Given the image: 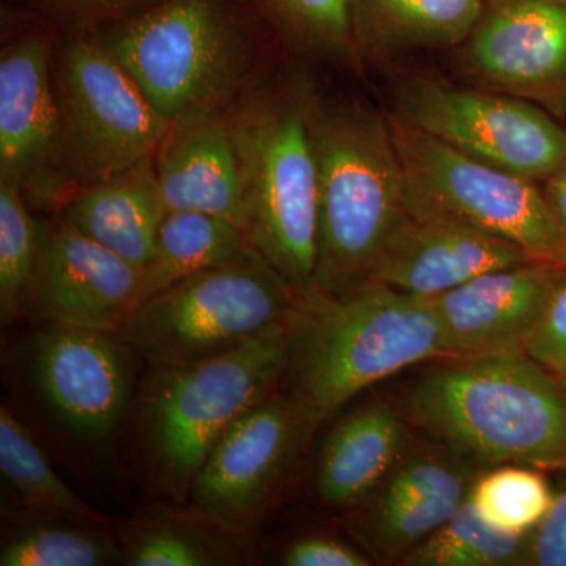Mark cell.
Segmentation results:
<instances>
[{"label": "cell", "mask_w": 566, "mask_h": 566, "mask_svg": "<svg viewBox=\"0 0 566 566\" xmlns=\"http://www.w3.org/2000/svg\"><path fill=\"white\" fill-rule=\"evenodd\" d=\"M55 2L82 11H114L128 9L142 0H55Z\"/></svg>", "instance_id": "35"}, {"label": "cell", "mask_w": 566, "mask_h": 566, "mask_svg": "<svg viewBox=\"0 0 566 566\" xmlns=\"http://www.w3.org/2000/svg\"><path fill=\"white\" fill-rule=\"evenodd\" d=\"M304 300L264 259L175 283L128 315L122 340L151 367L202 363L296 318Z\"/></svg>", "instance_id": "6"}, {"label": "cell", "mask_w": 566, "mask_h": 566, "mask_svg": "<svg viewBox=\"0 0 566 566\" xmlns=\"http://www.w3.org/2000/svg\"><path fill=\"white\" fill-rule=\"evenodd\" d=\"M255 259L263 256L237 223L203 212H166L134 308L192 275Z\"/></svg>", "instance_id": "22"}, {"label": "cell", "mask_w": 566, "mask_h": 566, "mask_svg": "<svg viewBox=\"0 0 566 566\" xmlns=\"http://www.w3.org/2000/svg\"><path fill=\"white\" fill-rule=\"evenodd\" d=\"M398 117L476 161L528 180L566 163V128L551 112L505 93L419 77L398 93Z\"/></svg>", "instance_id": "10"}, {"label": "cell", "mask_w": 566, "mask_h": 566, "mask_svg": "<svg viewBox=\"0 0 566 566\" xmlns=\"http://www.w3.org/2000/svg\"><path fill=\"white\" fill-rule=\"evenodd\" d=\"M468 460L453 450L417 453L394 465L363 520L376 553L401 558L455 515L476 479Z\"/></svg>", "instance_id": "18"}, {"label": "cell", "mask_w": 566, "mask_h": 566, "mask_svg": "<svg viewBox=\"0 0 566 566\" xmlns=\"http://www.w3.org/2000/svg\"><path fill=\"white\" fill-rule=\"evenodd\" d=\"M564 472L545 517L526 535L523 565L566 566V469Z\"/></svg>", "instance_id": "32"}, {"label": "cell", "mask_w": 566, "mask_h": 566, "mask_svg": "<svg viewBox=\"0 0 566 566\" xmlns=\"http://www.w3.org/2000/svg\"><path fill=\"white\" fill-rule=\"evenodd\" d=\"M433 357L453 353L431 300L381 283L314 293L293 324L292 398L312 431L354 395Z\"/></svg>", "instance_id": "1"}, {"label": "cell", "mask_w": 566, "mask_h": 566, "mask_svg": "<svg viewBox=\"0 0 566 566\" xmlns=\"http://www.w3.org/2000/svg\"><path fill=\"white\" fill-rule=\"evenodd\" d=\"M0 471L31 515L107 526L106 516L62 482L31 431L6 406L0 411Z\"/></svg>", "instance_id": "24"}, {"label": "cell", "mask_w": 566, "mask_h": 566, "mask_svg": "<svg viewBox=\"0 0 566 566\" xmlns=\"http://www.w3.org/2000/svg\"><path fill=\"white\" fill-rule=\"evenodd\" d=\"M463 54L485 87L566 115V0H490Z\"/></svg>", "instance_id": "12"}, {"label": "cell", "mask_w": 566, "mask_h": 566, "mask_svg": "<svg viewBox=\"0 0 566 566\" xmlns=\"http://www.w3.org/2000/svg\"><path fill=\"white\" fill-rule=\"evenodd\" d=\"M318 230L314 293L344 296L370 282L379 255L408 218L389 120L360 107L314 103Z\"/></svg>", "instance_id": "3"}, {"label": "cell", "mask_w": 566, "mask_h": 566, "mask_svg": "<svg viewBox=\"0 0 566 566\" xmlns=\"http://www.w3.org/2000/svg\"><path fill=\"white\" fill-rule=\"evenodd\" d=\"M133 353L114 333L46 323L33 338L31 368L55 415L96 441L112 433L128 406Z\"/></svg>", "instance_id": "13"}, {"label": "cell", "mask_w": 566, "mask_h": 566, "mask_svg": "<svg viewBox=\"0 0 566 566\" xmlns=\"http://www.w3.org/2000/svg\"><path fill=\"white\" fill-rule=\"evenodd\" d=\"M412 218L449 219L566 266V243L536 181L455 150L401 117H387Z\"/></svg>", "instance_id": "8"}, {"label": "cell", "mask_w": 566, "mask_h": 566, "mask_svg": "<svg viewBox=\"0 0 566 566\" xmlns=\"http://www.w3.org/2000/svg\"><path fill=\"white\" fill-rule=\"evenodd\" d=\"M142 271L62 221L40 229L28 316L117 334L132 314Z\"/></svg>", "instance_id": "14"}, {"label": "cell", "mask_w": 566, "mask_h": 566, "mask_svg": "<svg viewBox=\"0 0 566 566\" xmlns=\"http://www.w3.org/2000/svg\"><path fill=\"white\" fill-rule=\"evenodd\" d=\"M106 526L39 524L3 546L2 566H102L122 558Z\"/></svg>", "instance_id": "29"}, {"label": "cell", "mask_w": 566, "mask_h": 566, "mask_svg": "<svg viewBox=\"0 0 566 566\" xmlns=\"http://www.w3.org/2000/svg\"><path fill=\"white\" fill-rule=\"evenodd\" d=\"M166 210L151 158L109 180L84 186L62 221L144 271L155 253Z\"/></svg>", "instance_id": "20"}, {"label": "cell", "mask_w": 566, "mask_h": 566, "mask_svg": "<svg viewBox=\"0 0 566 566\" xmlns=\"http://www.w3.org/2000/svg\"><path fill=\"white\" fill-rule=\"evenodd\" d=\"M294 319L202 363L151 367L142 422L159 485L178 501L188 497L219 438L275 394L289 370Z\"/></svg>", "instance_id": "5"}, {"label": "cell", "mask_w": 566, "mask_h": 566, "mask_svg": "<svg viewBox=\"0 0 566 566\" xmlns=\"http://www.w3.org/2000/svg\"><path fill=\"white\" fill-rule=\"evenodd\" d=\"M488 2H490V0H488Z\"/></svg>", "instance_id": "37"}, {"label": "cell", "mask_w": 566, "mask_h": 566, "mask_svg": "<svg viewBox=\"0 0 566 566\" xmlns=\"http://www.w3.org/2000/svg\"><path fill=\"white\" fill-rule=\"evenodd\" d=\"M488 0H353L357 41L376 50L452 48L469 39Z\"/></svg>", "instance_id": "23"}, {"label": "cell", "mask_w": 566, "mask_h": 566, "mask_svg": "<svg viewBox=\"0 0 566 566\" xmlns=\"http://www.w3.org/2000/svg\"><path fill=\"white\" fill-rule=\"evenodd\" d=\"M536 262L520 245L465 223L408 214L387 241L370 282L433 300L479 275Z\"/></svg>", "instance_id": "16"}, {"label": "cell", "mask_w": 566, "mask_h": 566, "mask_svg": "<svg viewBox=\"0 0 566 566\" xmlns=\"http://www.w3.org/2000/svg\"><path fill=\"white\" fill-rule=\"evenodd\" d=\"M405 442V427L392 406L370 403L346 416L324 442L316 491L324 504H359L392 471Z\"/></svg>", "instance_id": "21"}, {"label": "cell", "mask_w": 566, "mask_h": 566, "mask_svg": "<svg viewBox=\"0 0 566 566\" xmlns=\"http://www.w3.org/2000/svg\"><path fill=\"white\" fill-rule=\"evenodd\" d=\"M542 191L566 243V163L543 180Z\"/></svg>", "instance_id": "34"}, {"label": "cell", "mask_w": 566, "mask_h": 566, "mask_svg": "<svg viewBox=\"0 0 566 566\" xmlns=\"http://www.w3.org/2000/svg\"><path fill=\"white\" fill-rule=\"evenodd\" d=\"M103 46L170 126L216 112L248 71L244 40L216 0H167Z\"/></svg>", "instance_id": "7"}, {"label": "cell", "mask_w": 566, "mask_h": 566, "mask_svg": "<svg viewBox=\"0 0 566 566\" xmlns=\"http://www.w3.org/2000/svg\"><path fill=\"white\" fill-rule=\"evenodd\" d=\"M62 153V112L52 88L50 50L41 36L11 44L0 59V172L2 181L46 202V178Z\"/></svg>", "instance_id": "17"}, {"label": "cell", "mask_w": 566, "mask_h": 566, "mask_svg": "<svg viewBox=\"0 0 566 566\" xmlns=\"http://www.w3.org/2000/svg\"><path fill=\"white\" fill-rule=\"evenodd\" d=\"M308 433L292 397L274 394L253 406L219 438L197 472L188 495L192 515L245 542Z\"/></svg>", "instance_id": "11"}, {"label": "cell", "mask_w": 566, "mask_h": 566, "mask_svg": "<svg viewBox=\"0 0 566 566\" xmlns=\"http://www.w3.org/2000/svg\"><path fill=\"white\" fill-rule=\"evenodd\" d=\"M271 22L294 43L319 54H353L357 33L353 0H256Z\"/></svg>", "instance_id": "30"}, {"label": "cell", "mask_w": 566, "mask_h": 566, "mask_svg": "<svg viewBox=\"0 0 566 566\" xmlns=\"http://www.w3.org/2000/svg\"><path fill=\"white\" fill-rule=\"evenodd\" d=\"M524 353L551 371L566 363V270L528 335Z\"/></svg>", "instance_id": "31"}, {"label": "cell", "mask_w": 566, "mask_h": 566, "mask_svg": "<svg viewBox=\"0 0 566 566\" xmlns=\"http://www.w3.org/2000/svg\"><path fill=\"white\" fill-rule=\"evenodd\" d=\"M542 469L504 465L476 476L469 501L485 523L512 535H527L553 504L554 486Z\"/></svg>", "instance_id": "27"}, {"label": "cell", "mask_w": 566, "mask_h": 566, "mask_svg": "<svg viewBox=\"0 0 566 566\" xmlns=\"http://www.w3.org/2000/svg\"><path fill=\"white\" fill-rule=\"evenodd\" d=\"M289 566H368L364 554L340 539L327 536H305L289 546L282 557Z\"/></svg>", "instance_id": "33"}, {"label": "cell", "mask_w": 566, "mask_h": 566, "mask_svg": "<svg viewBox=\"0 0 566 566\" xmlns=\"http://www.w3.org/2000/svg\"><path fill=\"white\" fill-rule=\"evenodd\" d=\"M566 266L532 262L479 275L431 303L458 357L524 352Z\"/></svg>", "instance_id": "15"}, {"label": "cell", "mask_w": 566, "mask_h": 566, "mask_svg": "<svg viewBox=\"0 0 566 566\" xmlns=\"http://www.w3.org/2000/svg\"><path fill=\"white\" fill-rule=\"evenodd\" d=\"M524 352L458 357L417 379L412 422L485 463L566 469V394Z\"/></svg>", "instance_id": "2"}, {"label": "cell", "mask_w": 566, "mask_h": 566, "mask_svg": "<svg viewBox=\"0 0 566 566\" xmlns=\"http://www.w3.org/2000/svg\"><path fill=\"white\" fill-rule=\"evenodd\" d=\"M218 528L191 512L188 516L150 517L132 527L123 564L133 566H212L234 562V538L214 536Z\"/></svg>", "instance_id": "25"}, {"label": "cell", "mask_w": 566, "mask_h": 566, "mask_svg": "<svg viewBox=\"0 0 566 566\" xmlns=\"http://www.w3.org/2000/svg\"><path fill=\"white\" fill-rule=\"evenodd\" d=\"M554 374L560 376V378L564 379V381H566V363L564 365H560V367H558L557 370L554 371Z\"/></svg>", "instance_id": "36"}, {"label": "cell", "mask_w": 566, "mask_h": 566, "mask_svg": "<svg viewBox=\"0 0 566 566\" xmlns=\"http://www.w3.org/2000/svg\"><path fill=\"white\" fill-rule=\"evenodd\" d=\"M62 151L84 186L147 161L169 125L103 44L76 41L61 63Z\"/></svg>", "instance_id": "9"}, {"label": "cell", "mask_w": 566, "mask_h": 566, "mask_svg": "<svg viewBox=\"0 0 566 566\" xmlns=\"http://www.w3.org/2000/svg\"><path fill=\"white\" fill-rule=\"evenodd\" d=\"M314 99L294 87L263 92L232 117L243 178V232L253 248L307 300L314 294L318 167Z\"/></svg>", "instance_id": "4"}, {"label": "cell", "mask_w": 566, "mask_h": 566, "mask_svg": "<svg viewBox=\"0 0 566 566\" xmlns=\"http://www.w3.org/2000/svg\"><path fill=\"white\" fill-rule=\"evenodd\" d=\"M33 221L14 182L0 181V315L3 324L28 316L40 251Z\"/></svg>", "instance_id": "28"}, {"label": "cell", "mask_w": 566, "mask_h": 566, "mask_svg": "<svg viewBox=\"0 0 566 566\" xmlns=\"http://www.w3.org/2000/svg\"><path fill=\"white\" fill-rule=\"evenodd\" d=\"M526 535H512L485 523L471 501L401 557L411 566L523 565Z\"/></svg>", "instance_id": "26"}, {"label": "cell", "mask_w": 566, "mask_h": 566, "mask_svg": "<svg viewBox=\"0 0 566 566\" xmlns=\"http://www.w3.org/2000/svg\"><path fill=\"white\" fill-rule=\"evenodd\" d=\"M172 129L155 167L164 210L218 216L241 229L243 178L230 118L211 112Z\"/></svg>", "instance_id": "19"}]
</instances>
